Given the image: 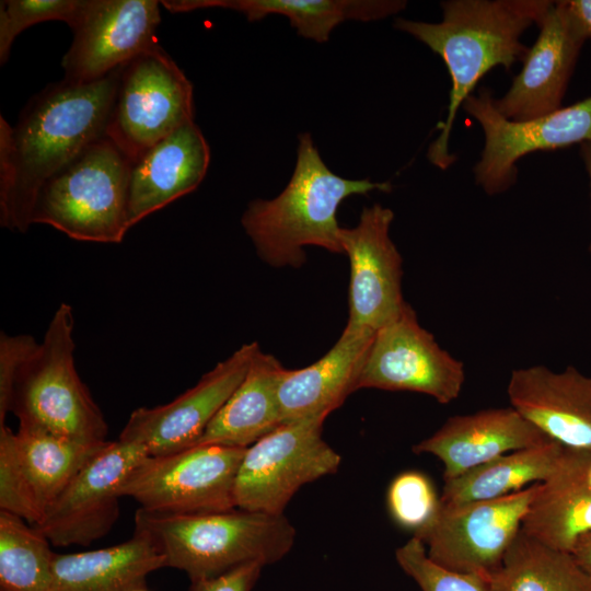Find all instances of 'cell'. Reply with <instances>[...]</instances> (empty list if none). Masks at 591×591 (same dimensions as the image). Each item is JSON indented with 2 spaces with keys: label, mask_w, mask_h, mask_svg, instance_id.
I'll list each match as a JSON object with an SVG mask.
<instances>
[{
  "label": "cell",
  "mask_w": 591,
  "mask_h": 591,
  "mask_svg": "<svg viewBox=\"0 0 591 591\" xmlns=\"http://www.w3.org/2000/svg\"><path fill=\"white\" fill-rule=\"evenodd\" d=\"M568 14L586 39L591 38V0H564Z\"/></svg>",
  "instance_id": "cell-36"
},
{
  "label": "cell",
  "mask_w": 591,
  "mask_h": 591,
  "mask_svg": "<svg viewBox=\"0 0 591 591\" xmlns=\"http://www.w3.org/2000/svg\"><path fill=\"white\" fill-rule=\"evenodd\" d=\"M31 335H0V426L10 412V398L14 379L24 360L37 346Z\"/></svg>",
  "instance_id": "cell-34"
},
{
  "label": "cell",
  "mask_w": 591,
  "mask_h": 591,
  "mask_svg": "<svg viewBox=\"0 0 591 591\" xmlns=\"http://www.w3.org/2000/svg\"><path fill=\"white\" fill-rule=\"evenodd\" d=\"M259 349L256 341L245 344L173 401L136 408L118 439L140 444L150 456L194 447L242 382Z\"/></svg>",
  "instance_id": "cell-15"
},
{
  "label": "cell",
  "mask_w": 591,
  "mask_h": 591,
  "mask_svg": "<svg viewBox=\"0 0 591 591\" xmlns=\"http://www.w3.org/2000/svg\"><path fill=\"white\" fill-rule=\"evenodd\" d=\"M548 440L510 406L452 416L433 434L413 445V452L438 457L443 464V479L449 480L502 454Z\"/></svg>",
  "instance_id": "cell-19"
},
{
  "label": "cell",
  "mask_w": 591,
  "mask_h": 591,
  "mask_svg": "<svg viewBox=\"0 0 591 591\" xmlns=\"http://www.w3.org/2000/svg\"><path fill=\"white\" fill-rule=\"evenodd\" d=\"M571 555L578 565L591 576V532L578 540Z\"/></svg>",
  "instance_id": "cell-37"
},
{
  "label": "cell",
  "mask_w": 591,
  "mask_h": 591,
  "mask_svg": "<svg viewBox=\"0 0 591 591\" xmlns=\"http://www.w3.org/2000/svg\"><path fill=\"white\" fill-rule=\"evenodd\" d=\"M131 591H147V590H146L144 587H140V588H136V589H134V590H131Z\"/></svg>",
  "instance_id": "cell-40"
},
{
  "label": "cell",
  "mask_w": 591,
  "mask_h": 591,
  "mask_svg": "<svg viewBox=\"0 0 591 591\" xmlns=\"http://www.w3.org/2000/svg\"><path fill=\"white\" fill-rule=\"evenodd\" d=\"M375 333L346 324L335 345L316 362L285 369L278 385L281 420L325 416L357 390L359 375Z\"/></svg>",
  "instance_id": "cell-21"
},
{
  "label": "cell",
  "mask_w": 591,
  "mask_h": 591,
  "mask_svg": "<svg viewBox=\"0 0 591 591\" xmlns=\"http://www.w3.org/2000/svg\"><path fill=\"white\" fill-rule=\"evenodd\" d=\"M325 419L283 422L247 447L235 478V507L285 514L302 486L336 473L341 457L323 439Z\"/></svg>",
  "instance_id": "cell-7"
},
{
  "label": "cell",
  "mask_w": 591,
  "mask_h": 591,
  "mask_svg": "<svg viewBox=\"0 0 591 591\" xmlns=\"http://www.w3.org/2000/svg\"><path fill=\"white\" fill-rule=\"evenodd\" d=\"M285 369L273 355L259 349L242 382L195 445L247 448L280 426L277 392Z\"/></svg>",
  "instance_id": "cell-24"
},
{
  "label": "cell",
  "mask_w": 591,
  "mask_h": 591,
  "mask_svg": "<svg viewBox=\"0 0 591 591\" xmlns=\"http://www.w3.org/2000/svg\"><path fill=\"white\" fill-rule=\"evenodd\" d=\"M193 120V83L161 46L124 66L106 137L131 161Z\"/></svg>",
  "instance_id": "cell-10"
},
{
  "label": "cell",
  "mask_w": 591,
  "mask_h": 591,
  "mask_svg": "<svg viewBox=\"0 0 591 591\" xmlns=\"http://www.w3.org/2000/svg\"><path fill=\"white\" fill-rule=\"evenodd\" d=\"M551 4L547 0H449L441 2L439 23L395 20L396 30L438 54L450 73L448 115L427 153L433 165L447 170L455 161L449 138L459 107L491 68L510 69L525 58L529 48L520 36L531 24L538 25Z\"/></svg>",
  "instance_id": "cell-2"
},
{
  "label": "cell",
  "mask_w": 591,
  "mask_h": 591,
  "mask_svg": "<svg viewBox=\"0 0 591 591\" xmlns=\"http://www.w3.org/2000/svg\"><path fill=\"white\" fill-rule=\"evenodd\" d=\"M83 3L84 0H1L0 65L7 62L16 36L30 26L62 21L72 28Z\"/></svg>",
  "instance_id": "cell-30"
},
{
  "label": "cell",
  "mask_w": 591,
  "mask_h": 591,
  "mask_svg": "<svg viewBox=\"0 0 591 591\" xmlns=\"http://www.w3.org/2000/svg\"><path fill=\"white\" fill-rule=\"evenodd\" d=\"M507 394L511 406L546 437L591 452V376L571 366L561 372L521 368L511 373Z\"/></svg>",
  "instance_id": "cell-18"
},
{
  "label": "cell",
  "mask_w": 591,
  "mask_h": 591,
  "mask_svg": "<svg viewBox=\"0 0 591 591\" xmlns=\"http://www.w3.org/2000/svg\"><path fill=\"white\" fill-rule=\"evenodd\" d=\"M245 450L198 444L171 454L149 455L126 478L120 495L155 512L234 509L235 478Z\"/></svg>",
  "instance_id": "cell-9"
},
{
  "label": "cell",
  "mask_w": 591,
  "mask_h": 591,
  "mask_svg": "<svg viewBox=\"0 0 591 591\" xmlns=\"http://www.w3.org/2000/svg\"><path fill=\"white\" fill-rule=\"evenodd\" d=\"M573 449L548 440L541 444L511 451L466 473L444 480L440 501L462 503L502 497L544 483L565 468Z\"/></svg>",
  "instance_id": "cell-26"
},
{
  "label": "cell",
  "mask_w": 591,
  "mask_h": 591,
  "mask_svg": "<svg viewBox=\"0 0 591 591\" xmlns=\"http://www.w3.org/2000/svg\"><path fill=\"white\" fill-rule=\"evenodd\" d=\"M0 591H3V590H0Z\"/></svg>",
  "instance_id": "cell-41"
},
{
  "label": "cell",
  "mask_w": 591,
  "mask_h": 591,
  "mask_svg": "<svg viewBox=\"0 0 591 591\" xmlns=\"http://www.w3.org/2000/svg\"><path fill=\"white\" fill-rule=\"evenodd\" d=\"M165 568V559L139 533L114 546L74 554L55 553L46 591H131L147 576Z\"/></svg>",
  "instance_id": "cell-23"
},
{
  "label": "cell",
  "mask_w": 591,
  "mask_h": 591,
  "mask_svg": "<svg viewBox=\"0 0 591 591\" xmlns=\"http://www.w3.org/2000/svg\"><path fill=\"white\" fill-rule=\"evenodd\" d=\"M147 456L140 444L107 441L33 526L55 546H88L103 537L119 517L126 478Z\"/></svg>",
  "instance_id": "cell-13"
},
{
  "label": "cell",
  "mask_w": 591,
  "mask_h": 591,
  "mask_svg": "<svg viewBox=\"0 0 591 591\" xmlns=\"http://www.w3.org/2000/svg\"><path fill=\"white\" fill-rule=\"evenodd\" d=\"M132 161L106 136L91 143L40 189L33 224L70 239L120 243L129 227Z\"/></svg>",
  "instance_id": "cell-6"
},
{
  "label": "cell",
  "mask_w": 591,
  "mask_h": 591,
  "mask_svg": "<svg viewBox=\"0 0 591 591\" xmlns=\"http://www.w3.org/2000/svg\"><path fill=\"white\" fill-rule=\"evenodd\" d=\"M263 567L258 563H250L213 578L190 580L188 591H252Z\"/></svg>",
  "instance_id": "cell-35"
},
{
  "label": "cell",
  "mask_w": 591,
  "mask_h": 591,
  "mask_svg": "<svg viewBox=\"0 0 591 591\" xmlns=\"http://www.w3.org/2000/svg\"><path fill=\"white\" fill-rule=\"evenodd\" d=\"M386 502L393 520L402 528L415 532L432 517L440 503V497H437L425 474L406 471L391 482Z\"/></svg>",
  "instance_id": "cell-33"
},
{
  "label": "cell",
  "mask_w": 591,
  "mask_h": 591,
  "mask_svg": "<svg viewBox=\"0 0 591 591\" xmlns=\"http://www.w3.org/2000/svg\"><path fill=\"white\" fill-rule=\"evenodd\" d=\"M173 13L200 9H227L248 22L278 14L288 19L298 35L316 43L329 39L335 27L347 21L372 22L396 14L407 2L401 0H162Z\"/></svg>",
  "instance_id": "cell-22"
},
{
  "label": "cell",
  "mask_w": 591,
  "mask_h": 591,
  "mask_svg": "<svg viewBox=\"0 0 591 591\" xmlns=\"http://www.w3.org/2000/svg\"><path fill=\"white\" fill-rule=\"evenodd\" d=\"M538 26L540 34L523 59L520 73L508 92L493 101L498 113L512 121L534 119L561 108L587 40L568 14L565 1H552Z\"/></svg>",
  "instance_id": "cell-17"
},
{
  "label": "cell",
  "mask_w": 591,
  "mask_h": 591,
  "mask_svg": "<svg viewBox=\"0 0 591 591\" xmlns=\"http://www.w3.org/2000/svg\"><path fill=\"white\" fill-rule=\"evenodd\" d=\"M0 510L13 513L31 525L38 523L43 511L20 464L14 432L0 426Z\"/></svg>",
  "instance_id": "cell-32"
},
{
  "label": "cell",
  "mask_w": 591,
  "mask_h": 591,
  "mask_svg": "<svg viewBox=\"0 0 591 591\" xmlns=\"http://www.w3.org/2000/svg\"><path fill=\"white\" fill-rule=\"evenodd\" d=\"M464 381V364L439 346L407 303L375 333L357 390L416 392L449 404L459 397Z\"/></svg>",
  "instance_id": "cell-12"
},
{
  "label": "cell",
  "mask_w": 591,
  "mask_h": 591,
  "mask_svg": "<svg viewBox=\"0 0 591 591\" xmlns=\"http://www.w3.org/2000/svg\"><path fill=\"white\" fill-rule=\"evenodd\" d=\"M391 192L389 182L351 179L335 174L323 161L310 134L298 137L297 159L283 190L271 199H253L241 224L262 260L273 267H301L304 247L344 254L337 210L346 198Z\"/></svg>",
  "instance_id": "cell-3"
},
{
  "label": "cell",
  "mask_w": 591,
  "mask_h": 591,
  "mask_svg": "<svg viewBox=\"0 0 591 591\" xmlns=\"http://www.w3.org/2000/svg\"><path fill=\"white\" fill-rule=\"evenodd\" d=\"M487 88L463 102L485 135L480 160L474 167L476 183L488 195L507 190L517 181V161L533 151L591 142V96L548 115L524 121L505 118L494 106Z\"/></svg>",
  "instance_id": "cell-11"
},
{
  "label": "cell",
  "mask_w": 591,
  "mask_h": 591,
  "mask_svg": "<svg viewBox=\"0 0 591 591\" xmlns=\"http://www.w3.org/2000/svg\"><path fill=\"white\" fill-rule=\"evenodd\" d=\"M106 442L83 443L40 428L19 425L14 432L16 454L43 514Z\"/></svg>",
  "instance_id": "cell-27"
},
{
  "label": "cell",
  "mask_w": 591,
  "mask_h": 591,
  "mask_svg": "<svg viewBox=\"0 0 591 591\" xmlns=\"http://www.w3.org/2000/svg\"><path fill=\"white\" fill-rule=\"evenodd\" d=\"M123 68L92 82L46 85L13 127L0 116L1 227L25 233L43 186L106 136Z\"/></svg>",
  "instance_id": "cell-1"
},
{
  "label": "cell",
  "mask_w": 591,
  "mask_h": 591,
  "mask_svg": "<svg viewBox=\"0 0 591 591\" xmlns=\"http://www.w3.org/2000/svg\"><path fill=\"white\" fill-rule=\"evenodd\" d=\"M24 519L0 510V590L46 591L55 553Z\"/></svg>",
  "instance_id": "cell-29"
},
{
  "label": "cell",
  "mask_w": 591,
  "mask_h": 591,
  "mask_svg": "<svg viewBox=\"0 0 591 591\" xmlns=\"http://www.w3.org/2000/svg\"><path fill=\"white\" fill-rule=\"evenodd\" d=\"M538 485L494 499L440 501L432 517L414 535L434 563L488 580L520 532Z\"/></svg>",
  "instance_id": "cell-8"
},
{
  "label": "cell",
  "mask_w": 591,
  "mask_h": 591,
  "mask_svg": "<svg viewBox=\"0 0 591 591\" xmlns=\"http://www.w3.org/2000/svg\"><path fill=\"white\" fill-rule=\"evenodd\" d=\"M590 462V451L575 450L563 471L540 483L522 521L526 535L571 554L578 540L591 532V489L583 479Z\"/></svg>",
  "instance_id": "cell-25"
},
{
  "label": "cell",
  "mask_w": 591,
  "mask_h": 591,
  "mask_svg": "<svg viewBox=\"0 0 591 591\" xmlns=\"http://www.w3.org/2000/svg\"><path fill=\"white\" fill-rule=\"evenodd\" d=\"M135 533L151 541L165 567L186 572L189 580L213 578L250 563H277L290 552L297 535L285 514L240 508L200 513L139 508Z\"/></svg>",
  "instance_id": "cell-4"
},
{
  "label": "cell",
  "mask_w": 591,
  "mask_h": 591,
  "mask_svg": "<svg viewBox=\"0 0 591 591\" xmlns=\"http://www.w3.org/2000/svg\"><path fill=\"white\" fill-rule=\"evenodd\" d=\"M395 559L421 591H491L486 578L453 571L434 563L415 535L395 551Z\"/></svg>",
  "instance_id": "cell-31"
},
{
  "label": "cell",
  "mask_w": 591,
  "mask_h": 591,
  "mask_svg": "<svg viewBox=\"0 0 591 591\" xmlns=\"http://www.w3.org/2000/svg\"><path fill=\"white\" fill-rule=\"evenodd\" d=\"M72 308L61 303L43 340L24 360L13 382L10 412L27 425L83 443L107 441V424L80 379Z\"/></svg>",
  "instance_id": "cell-5"
},
{
  "label": "cell",
  "mask_w": 591,
  "mask_h": 591,
  "mask_svg": "<svg viewBox=\"0 0 591 591\" xmlns=\"http://www.w3.org/2000/svg\"><path fill=\"white\" fill-rule=\"evenodd\" d=\"M209 164L210 147L195 120L143 151L131 165L129 227L195 190Z\"/></svg>",
  "instance_id": "cell-20"
},
{
  "label": "cell",
  "mask_w": 591,
  "mask_h": 591,
  "mask_svg": "<svg viewBox=\"0 0 591 591\" xmlns=\"http://www.w3.org/2000/svg\"><path fill=\"white\" fill-rule=\"evenodd\" d=\"M580 153L583 159L587 172L590 177V186H591V142H583L580 146ZM590 253H591V244H590Z\"/></svg>",
  "instance_id": "cell-38"
},
{
  "label": "cell",
  "mask_w": 591,
  "mask_h": 591,
  "mask_svg": "<svg viewBox=\"0 0 591 591\" xmlns=\"http://www.w3.org/2000/svg\"><path fill=\"white\" fill-rule=\"evenodd\" d=\"M394 212L380 204L363 207L354 228H340L339 241L350 263L347 324L376 333L407 302L402 294L403 259L390 237Z\"/></svg>",
  "instance_id": "cell-16"
},
{
  "label": "cell",
  "mask_w": 591,
  "mask_h": 591,
  "mask_svg": "<svg viewBox=\"0 0 591 591\" xmlns=\"http://www.w3.org/2000/svg\"><path fill=\"white\" fill-rule=\"evenodd\" d=\"M583 479H584L586 485L591 489V462L586 468Z\"/></svg>",
  "instance_id": "cell-39"
},
{
  "label": "cell",
  "mask_w": 591,
  "mask_h": 591,
  "mask_svg": "<svg viewBox=\"0 0 591 591\" xmlns=\"http://www.w3.org/2000/svg\"><path fill=\"white\" fill-rule=\"evenodd\" d=\"M488 581L491 591H591V576L571 554L551 548L522 530Z\"/></svg>",
  "instance_id": "cell-28"
},
{
  "label": "cell",
  "mask_w": 591,
  "mask_h": 591,
  "mask_svg": "<svg viewBox=\"0 0 591 591\" xmlns=\"http://www.w3.org/2000/svg\"><path fill=\"white\" fill-rule=\"evenodd\" d=\"M160 1L84 0L63 55V79L92 82L160 46Z\"/></svg>",
  "instance_id": "cell-14"
}]
</instances>
